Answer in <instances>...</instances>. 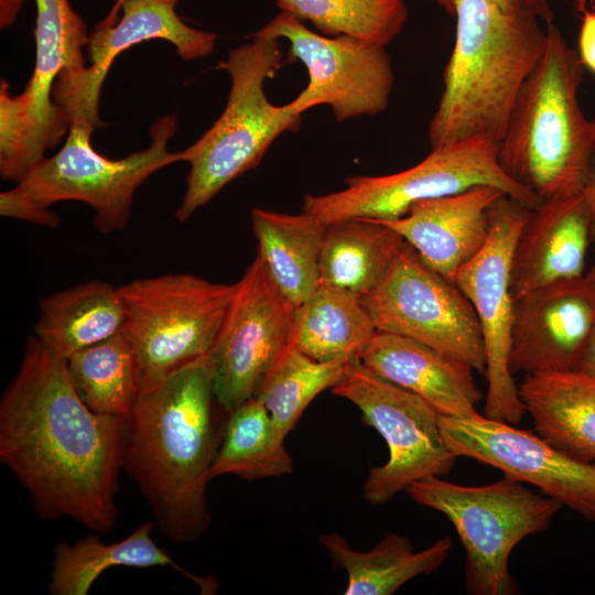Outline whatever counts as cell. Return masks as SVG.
<instances>
[{"label":"cell","mask_w":595,"mask_h":595,"mask_svg":"<svg viewBox=\"0 0 595 595\" xmlns=\"http://www.w3.org/2000/svg\"><path fill=\"white\" fill-rule=\"evenodd\" d=\"M128 418L82 400L66 360L30 336L0 401V461L44 519L109 533L125 465Z\"/></svg>","instance_id":"obj_1"},{"label":"cell","mask_w":595,"mask_h":595,"mask_svg":"<svg viewBox=\"0 0 595 595\" xmlns=\"http://www.w3.org/2000/svg\"><path fill=\"white\" fill-rule=\"evenodd\" d=\"M209 354L140 391L128 418L123 470L176 543L198 540L212 521L206 489L225 424Z\"/></svg>","instance_id":"obj_2"},{"label":"cell","mask_w":595,"mask_h":595,"mask_svg":"<svg viewBox=\"0 0 595 595\" xmlns=\"http://www.w3.org/2000/svg\"><path fill=\"white\" fill-rule=\"evenodd\" d=\"M454 15V46L428 129L431 149L467 140L498 144L544 52L547 26L491 0H456Z\"/></svg>","instance_id":"obj_3"},{"label":"cell","mask_w":595,"mask_h":595,"mask_svg":"<svg viewBox=\"0 0 595 595\" xmlns=\"http://www.w3.org/2000/svg\"><path fill=\"white\" fill-rule=\"evenodd\" d=\"M512 109L498 159L504 172L540 201L582 192L595 137L578 102L584 66L554 22Z\"/></svg>","instance_id":"obj_4"},{"label":"cell","mask_w":595,"mask_h":595,"mask_svg":"<svg viewBox=\"0 0 595 595\" xmlns=\"http://www.w3.org/2000/svg\"><path fill=\"white\" fill-rule=\"evenodd\" d=\"M283 65L280 40L260 32L232 48L218 65L231 80L221 115L193 144L178 152L190 164L186 190L175 212L187 220L227 184L259 164L283 132L302 121L293 101L277 106L267 97L264 84Z\"/></svg>","instance_id":"obj_5"},{"label":"cell","mask_w":595,"mask_h":595,"mask_svg":"<svg viewBox=\"0 0 595 595\" xmlns=\"http://www.w3.org/2000/svg\"><path fill=\"white\" fill-rule=\"evenodd\" d=\"M416 504L442 512L453 523L465 550V587L473 595H510L518 591L508 562L527 536L547 530L562 508L509 477L463 486L430 476L405 490Z\"/></svg>","instance_id":"obj_6"},{"label":"cell","mask_w":595,"mask_h":595,"mask_svg":"<svg viewBox=\"0 0 595 595\" xmlns=\"http://www.w3.org/2000/svg\"><path fill=\"white\" fill-rule=\"evenodd\" d=\"M96 128L88 119L75 118L58 152L44 156L9 192L41 209L64 201L85 203L95 210L94 224L101 234L126 228L140 185L154 172L180 162L178 152L167 150L176 118L156 119L150 128V145L117 160L94 149Z\"/></svg>","instance_id":"obj_7"},{"label":"cell","mask_w":595,"mask_h":595,"mask_svg":"<svg viewBox=\"0 0 595 595\" xmlns=\"http://www.w3.org/2000/svg\"><path fill=\"white\" fill-rule=\"evenodd\" d=\"M235 288L190 273L119 286L126 307L122 333L136 356L141 391L212 351Z\"/></svg>","instance_id":"obj_8"},{"label":"cell","mask_w":595,"mask_h":595,"mask_svg":"<svg viewBox=\"0 0 595 595\" xmlns=\"http://www.w3.org/2000/svg\"><path fill=\"white\" fill-rule=\"evenodd\" d=\"M478 185L498 187L530 208L541 202L504 172L498 144L467 140L431 149L421 162L401 172L349 176L343 190L306 195L302 209L324 225L353 218L390 220L405 215L418 202Z\"/></svg>","instance_id":"obj_9"},{"label":"cell","mask_w":595,"mask_h":595,"mask_svg":"<svg viewBox=\"0 0 595 595\" xmlns=\"http://www.w3.org/2000/svg\"><path fill=\"white\" fill-rule=\"evenodd\" d=\"M332 392L354 403L386 441L389 458L370 468L363 494L382 505L414 482L451 472L456 456L440 431V414L421 397L369 371L354 356Z\"/></svg>","instance_id":"obj_10"},{"label":"cell","mask_w":595,"mask_h":595,"mask_svg":"<svg viewBox=\"0 0 595 595\" xmlns=\"http://www.w3.org/2000/svg\"><path fill=\"white\" fill-rule=\"evenodd\" d=\"M361 300L377 331L415 339L485 372L484 340L469 300L404 240L381 281Z\"/></svg>","instance_id":"obj_11"},{"label":"cell","mask_w":595,"mask_h":595,"mask_svg":"<svg viewBox=\"0 0 595 595\" xmlns=\"http://www.w3.org/2000/svg\"><path fill=\"white\" fill-rule=\"evenodd\" d=\"M530 210L508 195L497 199L489 209L487 241L455 275V284L475 310L484 340L488 382L484 415L513 425L521 422L526 409L508 366L516 302L511 264Z\"/></svg>","instance_id":"obj_12"},{"label":"cell","mask_w":595,"mask_h":595,"mask_svg":"<svg viewBox=\"0 0 595 595\" xmlns=\"http://www.w3.org/2000/svg\"><path fill=\"white\" fill-rule=\"evenodd\" d=\"M295 307L279 291L257 255L236 282L210 351L214 392L229 413L257 397L268 375L292 346Z\"/></svg>","instance_id":"obj_13"},{"label":"cell","mask_w":595,"mask_h":595,"mask_svg":"<svg viewBox=\"0 0 595 595\" xmlns=\"http://www.w3.org/2000/svg\"><path fill=\"white\" fill-rule=\"evenodd\" d=\"M258 32L286 40L289 57L307 69L309 83L292 100L300 113L326 105L343 122L388 107L394 74L386 46L348 35H324L282 11Z\"/></svg>","instance_id":"obj_14"},{"label":"cell","mask_w":595,"mask_h":595,"mask_svg":"<svg viewBox=\"0 0 595 595\" xmlns=\"http://www.w3.org/2000/svg\"><path fill=\"white\" fill-rule=\"evenodd\" d=\"M440 431L456 457H469L500 469L506 477L595 520V464L576 461L550 442L513 424L486 415H440Z\"/></svg>","instance_id":"obj_15"},{"label":"cell","mask_w":595,"mask_h":595,"mask_svg":"<svg viewBox=\"0 0 595 595\" xmlns=\"http://www.w3.org/2000/svg\"><path fill=\"white\" fill-rule=\"evenodd\" d=\"M176 4L177 0H126L116 23L95 26L87 42L90 65L76 74L60 76L53 87L54 102L69 122L84 118L97 127L102 125L98 110L105 78L122 52L142 42L167 41L185 61L213 53L217 35L183 22Z\"/></svg>","instance_id":"obj_16"},{"label":"cell","mask_w":595,"mask_h":595,"mask_svg":"<svg viewBox=\"0 0 595 595\" xmlns=\"http://www.w3.org/2000/svg\"><path fill=\"white\" fill-rule=\"evenodd\" d=\"M595 326V283L586 275L555 282L515 302L508 355L512 375L577 371Z\"/></svg>","instance_id":"obj_17"},{"label":"cell","mask_w":595,"mask_h":595,"mask_svg":"<svg viewBox=\"0 0 595 595\" xmlns=\"http://www.w3.org/2000/svg\"><path fill=\"white\" fill-rule=\"evenodd\" d=\"M505 195L498 187L478 185L457 194L418 202L402 217L378 221L398 232L425 264L455 283L457 271L487 241L489 209Z\"/></svg>","instance_id":"obj_18"},{"label":"cell","mask_w":595,"mask_h":595,"mask_svg":"<svg viewBox=\"0 0 595 595\" xmlns=\"http://www.w3.org/2000/svg\"><path fill=\"white\" fill-rule=\"evenodd\" d=\"M591 242V219L582 192L542 199L515 245L511 288L515 299L542 286L581 278Z\"/></svg>","instance_id":"obj_19"},{"label":"cell","mask_w":595,"mask_h":595,"mask_svg":"<svg viewBox=\"0 0 595 595\" xmlns=\"http://www.w3.org/2000/svg\"><path fill=\"white\" fill-rule=\"evenodd\" d=\"M376 376L425 400L440 415L470 418L483 394L473 368L415 339L377 331L358 351Z\"/></svg>","instance_id":"obj_20"},{"label":"cell","mask_w":595,"mask_h":595,"mask_svg":"<svg viewBox=\"0 0 595 595\" xmlns=\"http://www.w3.org/2000/svg\"><path fill=\"white\" fill-rule=\"evenodd\" d=\"M518 391L541 437L576 461H595L593 379L577 371L526 375Z\"/></svg>","instance_id":"obj_21"},{"label":"cell","mask_w":595,"mask_h":595,"mask_svg":"<svg viewBox=\"0 0 595 595\" xmlns=\"http://www.w3.org/2000/svg\"><path fill=\"white\" fill-rule=\"evenodd\" d=\"M332 564L347 575L345 595H391L419 575L436 572L453 547L451 537L437 539L430 547L414 551L410 539L388 532L372 549L355 550L337 532L320 536Z\"/></svg>","instance_id":"obj_22"},{"label":"cell","mask_w":595,"mask_h":595,"mask_svg":"<svg viewBox=\"0 0 595 595\" xmlns=\"http://www.w3.org/2000/svg\"><path fill=\"white\" fill-rule=\"evenodd\" d=\"M154 523L147 521L125 539L106 543L88 534L72 543L58 542L54 548L48 593L52 595H87L96 580L113 566H167L191 578L202 591L210 594L215 581L196 576L177 564L151 538Z\"/></svg>","instance_id":"obj_23"},{"label":"cell","mask_w":595,"mask_h":595,"mask_svg":"<svg viewBox=\"0 0 595 595\" xmlns=\"http://www.w3.org/2000/svg\"><path fill=\"white\" fill-rule=\"evenodd\" d=\"M125 320L126 307L119 288L94 280L42 299L34 336L66 360L121 333Z\"/></svg>","instance_id":"obj_24"},{"label":"cell","mask_w":595,"mask_h":595,"mask_svg":"<svg viewBox=\"0 0 595 595\" xmlns=\"http://www.w3.org/2000/svg\"><path fill=\"white\" fill-rule=\"evenodd\" d=\"M35 65L17 98L33 122L50 126L61 116L53 99L54 84L58 76L73 75L85 67L83 48L89 34L68 0H35Z\"/></svg>","instance_id":"obj_25"},{"label":"cell","mask_w":595,"mask_h":595,"mask_svg":"<svg viewBox=\"0 0 595 595\" xmlns=\"http://www.w3.org/2000/svg\"><path fill=\"white\" fill-rule=\"evenodd\" d=\"M258 256L269 275L296 309L320 285L318 263L327 225L302 210L284 214L263 208L251 212Z\"/></svg>","instance_id":"obj_26"},{"label":"cell","mask_w":595,"mask_h":595,"mask_svg":"<svg viewBox=\"0 0 595 595\" xmlns=\"http://www.w3.org/2000/svg\"><path fill=\"white\" fill-rule=\"evenodd\" d=\"M402 241L398 232L375 219L327 225L320 255V285L365 296L381 281Z\"/></svg>","instance_id":"obj_27"},{"label":"cell","mask_w":595,"mask_h":595,"mask_svg":"<svg viewBox=\"0 0 595 595\" xmlns=\"http://www.w3.org/2000/svg\"><path fill=\"white\" fill-rule=\"evenodd\" d=\"M377 328L361 298L318 285L295 309L292 346L318 361L357 355Z\"/></svg>","instance_id":"obj_28"},{"label":"cell","mask_w":595,"mask_h":595,"mask_svg":"<svg viewBox=\"0 0 595 595\" xmlns=\"http://www.w3.org/2000/svg\"><path fill=\"white\" fill-rule=\"evenodd\" d=\"M293 472V461L261 400L251 398L227 413L210 479L235 475L246 480Z\"/></svg>","instance_id":"obj_29"},{"label":"cell","mask_w":595,"mask_h":595,"mask_svg":"<svg viewBox=\"0 0 595 595\" xmlns=\"http://www.w3.org/2000/svg\"><path fill=\"white\" fill-rule=\"evenodd\" d=\"M73 385L93 411L129 418L139 398L138 366L123 333L66 359Z\"/></svg>","instance_id":"obj_30"},{"label":"cell","mask_w":595,"mask_h":595,"mask_svg":"<svg viewBox=\"0 0 595 595\" xmlns=\"http://www.w3.org/2000/svg\"><path fill=\"white\" fill-rule=\"evenodd\" d=\"M354 356L318 361L293 346L283 354L257 394L282 439L295 428L316 396L343 378Z\"/></svg>","instance_id":"obj_31"},{"label":"cell","mask_w":595,"mask_h":595,"mask_svg":"<svg viewBox=\"0 0 595 595\" xmlns=\"http://www.w3.org/2000/svg\"><path fill=\"white\" fill-rule=\"evenodd\" d=\"M282 12L324 35H348L387 46L403 29L404 0H275Z\"/></svg>","instance_id":"obj_32"},{"label":"cell","mask_w":595,"mask_h":595,"mask_svg":"<svg viewBox=\"0 0 595 595\" xmlns=\"http://www.w3.org/2000/svg\"><path fill=\"white\" fill-rule=\"evenodd\" d=\"M0 214L48 228L58 226V217L50 209H41L31 203L12 195L9 190L0 194Z\"/></svg>","instance_id":"obj_33"},{"label":"cell","mask_w":595,"mask_h":595,"mask_svg":"<svg viewBox=\"0 0 595 595\" xmlns=\"http://www.w3.org/2000/svg\"><path fill=\"white\" fill-rule=\"evenodd\" d=\"M456 0H436L450 15H454ZM502 10L517 14L532 17L544 24L553 22L554 13L550 0H491Z\"/></svg>","instance_id":"obj_34"},{"label":"cell","mask_w":595,"mask_h":595,"mask_svg":"<svg viewBox=\"0 0 595 595\" xmlns=\"http://www.w3.org/2000/svg\"><path fill=\"white\" fill-rule=\"evenodd\" d=\"M577 54L584 68L595 75V11L583 10Z\"/></svg>","instance_id":"obj_35"},{"label":"cell","mask_w":595,"mask_h":595,"mask_svg":"<svg viewBox=\"0 0 595 595\" xmlns=\"http://www.w3.org/2000/svg\"><path fill=\"white\" fill-rule=\"evenodd\" d=\"M582 193L588 207L591 219V241L594 244L595 251V155ZM585 275L595 283V259L589 271Z\"/></svg>","instance_id":"obj_36"},{"label":"cell","mask_w":595,"mask_h":595,"mask_svg":"<svg viewBox=\"0 0 595 595\" xmlns=\"http://www.w3.org/2000/svg\"><path fill=\"white\" fill-rule=\"evenodd\" d=\"M577 372L595 381V326L584 348Z\"/></svg>","instance_id":"obj_37"},{"label":"cell","mask_w":595,"mask_h":595,"mask_svg":"<svg viewBox=\"0 0 595 595\" xmlns=\"http://www.w3.org/2000/svg\"><path fill=\"white\" fill-rule=\"evenodd\" d=\"M24 0H0V26H10L20 12Z\"/></svg>","instance_id":"obj_38"},{"label":"cell","mask_w":595,"mask_h":595,"mask_svg":"<svg viewBox=\"0 0 595 595\" xmlns=\"http://www.w3.org/2000/svg\"><path fill=\"white\" fill-rule=\"evenodd\" d=\"M126 0H116L109 13L99 22L101 24H113L118 21L121 7Z\"/></svg>","instance_id":"obj_39"},{"label":"cell","mask_w":595,"mask_h":595,"mask_svg":"<svg viewBox=\"0 0 595 595\" xmlns=\"http://www.w3.org/2000/svg\"><path fill=\"white\" fill-rule=\"evenodd\" d=\"M591 121H592V130H593V133H594V137H595V119H593Z\"/></svg>","instance_id":"obj_40"}]
</instances>
